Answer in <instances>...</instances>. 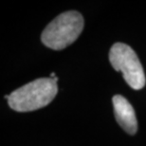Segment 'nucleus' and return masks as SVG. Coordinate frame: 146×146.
Listing matches in <instances>:
<instances>
[{"mask_svg": "<svg viewBox=\"0 0 146 146\" xmlns=\"http://www.w3.org/2000/svg\"><path fill=\"white\" fill-rule=\"evenodd\" d=\"M84 29V18L80 13L68 11L52 20L43 31L41 40L48 48L61 50L77 40Z\"/></svg>", "mask_w": 146, "mask_h": 146, "instance_id": "nucleus-2", "label": "nucleus"}, {"mask_svg": "<svg viewBox=\"0 0 146 146\" xmlns=\"http://www.w3.org/2000/svg\"><path fill=\"white\" fill-rule=\"evenodd\" d=\"M58 78L36 79L10 94L9 106L17 112H30L48 106L58 92Z\"/></svg>", "mask_w": 146, "mask_h": 146, "instance_id": "nucleus-1", "label": "nucleus"}, {"mask_svg": "<svg viewBox=\"0 0 146 146\" xmlns=\"http://www.w3.org/2000/svg\"><path fill=\"white\" fill-rule=\"evenodd\" d=\"M112 102L117 121L125 132L135 135L138 130V121L133 106L121 95H115Z\"/></svg>", "mask_w": 146, "mask_h": 146, "instance_id": "nucleus-4", "label": "nucleus"}, {"mask_svg": "<svg viewBox=\"0 0 146 146\" xmlns=\"http://www.w3.org/2000/svg\"><path fill=\"white\" fill-rule=\"evenodd\" d=\"M109 61L116 71H121L125 82L133 89L143 88L146 83L145 74L138 55L126 44L116 43L109 52Z\"/></svg>", "mask_w": 146, "mask_h": 146, "instance_id": "nucleus-3", "label": "nucleus"}]
</instances>
